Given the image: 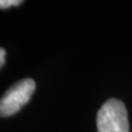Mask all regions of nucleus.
I'll use <instances>...</instances> for the list:
<instances>
[{"mask_svg":"<svg viewBox=\"0 0 132 132\" xmlns=\"http://www.w3.org/2000/svg\"><path fill=\"white\" fill-rule=\"evenodd\" d=\"M97 132H130L125 104L118 99H108L97 113Z\"/></svg>","mask_w":132,"mask_h":132,"instance_id":"nucleus-1","label":"nucleus"},{"mask_svg":"<svg viewBox=\"0 0 132 132\" xmlns=\"http://www.w3.org/2000/svg\"><path fill=\"white\" fill-rule=\"evenodd\" d=\"M35 90V81L32 78L15 82L0 99V117H10L27 105Z\"/></svg>","mask_w":132,"mask_h":132,"instance_id":"nucleus-2","label":"nucleus"},{"mask_svg":"<svg viewBox=\"0 0 132 132\" xmlns=\"http://www.w3.org/2000/svg\"><path fill=\"white\" fill-rule=\"evenodd\" d=\"M21 3V0H0V9H8L12 6H19Z\"/></svg>","mask_w":132,"mask_h":132,"instance_id":"nucleus-3","label":"nucleus"},{"mask_svg":"<svg viewBox=\"0 0 132 132\" xmlns=\"http://www.w3.org/2000/svg\"><path fill=\"white\" fill-rule=\"evenodd\" d=\"M5 63H6V51L5 48L0 47V68L5 65Z\"/></svg>","mask_w":132,"mask_h":132,"instance_id":"nucleus-4","label":"nucleus"}]
</instances>
